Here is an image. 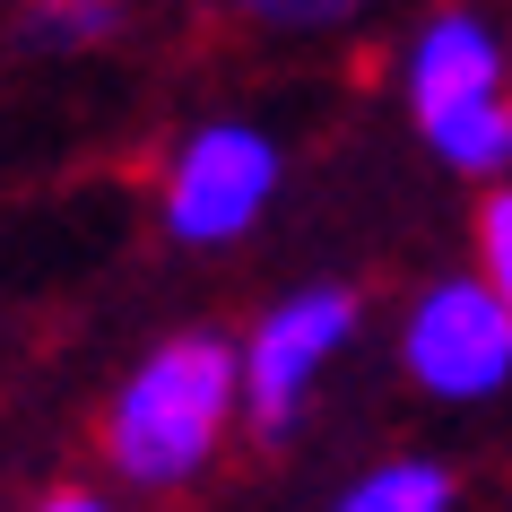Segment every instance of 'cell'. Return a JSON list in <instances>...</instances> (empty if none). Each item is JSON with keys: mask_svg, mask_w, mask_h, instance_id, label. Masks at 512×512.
I'll use <instances>...</instances> for the list:
<instances>
[{"mask_svg": "<svg viewBox=\"0 0 512 512\" xmlns=\"http://www.w3.org/2000/svg\"><path fill=\"white\" fill-rule=\"evenodd\" d=\"M131 18H139L131 0H18L9 35H18V53L44 61H96L131 35Z\"/></svg>", "mask_w": 512, "mask_h": 512, "instance_id": "8", "label": "cell"}, {"mask_svg": "<svg viewBox=\"0 0 512 512\" xmlns=\"http://www.w3.org/2000/svg\"><path fill=\"white\" fill-rule=\"evenodd\" d=\"M391 87L417 148L452 183H512V27L486 0H426L400 27Z\"/></svg>", "mask_w": 512, "mask_h": 512, "instance_id": "2", "label": "cell"}, {"mask_svg": "<svg viewBox=\"0 0 512 512\" xmlns=\"http://www.w3.org/2000/svg\"><path fill=\"white\" fill-rule=\"evenodd\" d=\"M460 469L443 452H374L365 469H348V478L330 486L322 512H460Z\"/></svg>", "mask_w": 512, "mask_h": 512, "instance_id": "6", "label": "cell"}, {"mask_svg": "<svg viewBox=\"0 0 512 512\" xmlns=\"http://www.w3.org/2000/svg\"><path fill=\"white\" fill-rule=\"evenodd\" d=\"M356 339H365V287H348V278H296V287H278V296L235 330L243 434H252L261 452H287V443L313 426V400H322V382L348 365Z\"/></svg>", "mask_w": 512, "mask_h": 512, "instance_id": "4", "label": "cell"}, {"mask_svg": "<svg viewBox=\"0 0 512 512\" xmlns=\"http://www.w3.org/2000/svg\"><path fill=\"white\" fill-rule=\"evenodd\" d=\"M391 356L417 400L434 408H495L512 391V304L478 270H434L408 287Z\"/></svg>", "mask_w": 512, "mask_h": 512, "instance_id": "5", "label": "cell"}, {"mask_svg": "<svg viewBox=\"0 0 512 512\" xmlns=\"http://www.w3.org/2000/svg\"><path fill=\"white\" fill-rule=\"evenodd\" d=\"M18 512H131V504H122L105 478H53L44 495H27Z\"/></svg>", "mask_w": 512, "mask_h": 512, "instance_id": "10", "label": "cell"}, {"mask_svg": "<svg viewBox=\"0 0 512 512\" xmlns=\"http://www.w3.org/2000/svg\"><path fill=\"white\" fill-rule=\"evenodd\" d=\"M391 0H217V18L252 44L278 53H313V44H348L356 27H374Z\"/></svg>", "mask_w": 512, "mask_h": 512, "instance_id": "7", "label": "cell"}, {"mask_svg": "<svg viewBox=\"0 0 512 512\" xmlns=\"http://www.w3.org/2000/svg\"><path fill=\"white\" fill-rule=\"evenodd\" d=\"M243 434V356L235 330L174 322L113 374L96 408V469L122 504H174L235 452Z\"/></svg>", "mask_w": 512, "mask_h": 512, "instance_id": "1", "label": "cell"}, {"mask_svg": "<svg viewBox=\"0 0 512 512\" xmlns=\"http://www.w3.org/2000/svg\"><path fill=\"white\" fill-rule=\"evenodd\" d=\"M287 200V139L261 122V113H200L165 139L157 183H148V209H157V235L174 252H243V243L270 226V209Z\"/></svg>", "mask_w": 512, "mask_h": 512, "instance_id": "3", "label": "cell"}, {"mask_svg": "<svg viewBox=\"0 0 512 512\" xmlns=\"http://www.w3.org/2000/svg\"><path fill=\"white\" fill-rule=\"evenodd\" d=\"M131 9H139V0H131Z\"/></svg>", "mask_w": 512, "mask_h": 512, "instance_id": "11", "label": "cell"}, {"mask_svg": "<svg viewBox=\"0 0 512 512\" xmlns=\"http://www.w3.org/2000/svg\"><path fill=\"white\" fill-rule=\"evenodd\" d=\"M469 270L512 304V183L478 191V209H469Z\"/></svg>", "mask_w": 512, "mask_h": 512, "instance_id": "9", "label": "cell"}]
</instances>
